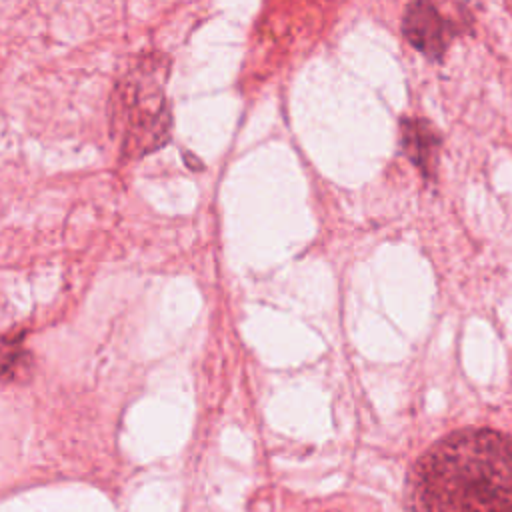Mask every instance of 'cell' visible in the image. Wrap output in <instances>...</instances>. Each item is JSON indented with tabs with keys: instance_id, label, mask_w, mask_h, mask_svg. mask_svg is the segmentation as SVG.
Listing matches in <instances>:
<instances>
[{
	"instance_id": "1",
	"label": "cell",
	"mask_w": 512,
	"mask_h": 512,
	"mask_svg": "<svg viewBox=\"0 0 512 512\" xmlns=\"http://www.w3.org/2000/svg\"><path fill=\"white\" fill-rule=\"evenodd\" d=\"M408 488L414 512H512V438L458 430L420 456Z\"/></svg>"
},
{
	"instance_id": "2",
	"label": "cell",
	"mask_w": 512,
	"mask_h": 512,
	"mask_svg": "<svg viewBox=\"0 0 512 512\" xmlns=\"http://www.w3.org/2000/svg\"><path fill=\"white\" fill-rule=\"evenodd\" d=\"M168 62L162 54L138 58L120 76L110 96V128L126 156L150 154L168 140Z\"/></svg>"
},
{
	"instance_id": "3",
	"label": "cell",
	"mask_w": 512,
	"mask_h": 512,
	"mask_svg": "<svg viewBox=\"0 0 512 512\" xmlns=\"http://www.w3.org/2000/svg\"><path fill=\"white\" fill-rule=\"evenodd\" d=\"M458 32V22L444 14L434 0H412L404 10V38L412 48L430 60L442 58Z\"/></svg>"
},
{
	"instance_id": "4",
	"label": "cell",
	"mask_w": 512,
	"mask_h": 512,
	"mask_svg": "<svg viewBox=\"0 0 512 512\" xmlns=\"http://www.w3.org/2000/svg\"><path fill=\"white\" fill-rule=\"evenodd\" d=\"M400 144L410 162L424 174L432 176L438 164L440 134L424 118H404L400 122Z\"/></svg>"
}]
</instances>
